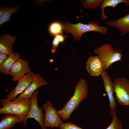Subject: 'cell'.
Returning a JSON list of instances; mask_svg holds the SVG:
<instances>
[{
	"instance_id": "cell-11",
	"label": "cell",
	"mask_w": 129,
	"mask_h": 129,
	"mask_svg": "<svg viewBox=\"0 0 129 129\" xmlns=\"http://www.w3.org/2000/svg\"><path fill=\"white\" fill-rule=\"evenodd\" d=\"M48 83L39 74H35L32 82L24 91L20 94L18 98L31 99L34 91L39 87L46 85Z\"/></svg>"
},
{
	"instance_id": "cell-17",
	"label": "cell",
	"mask_w": 129,
	"mask_h": 129,
	"mask_svg": "<svg viewBox=\"0 0 129 129\" xmlns=\"http://www.w3.org/2000/svg\"><path fill=\"white\" fill-rule=\"evenodd\" d=\"M122 3H124L127 6H129V0H103L102 3L99 7L101 11V19L105 20L108 18V16L104 13V9L106 7H110L114 8L118 4Z\"/></svg>"
},
{
	"instance_id": "cell-5",
	"label": "cell",
	"mask_w": 129,
	"mask_h": 129,
	"mask_svg": "<svg viewBox=\"0 0 129 129\" xmlns=\"http://www.w3.org/2000/svg\"><path fill=\"white\" fill-rule=\"evenodd\" d=\"M113 82L115 98L119 104L129 107V79L118 77Z\"/></svg>"
},
{
	"instance_id": "cell-7",
	"label": "cell",
	"mask_w": 129,
	"mask_h": 129,
	"mask_svg": "<svg viewBox=\"0 0 129 129\" xmlns=\"http://www.w3.org/2000/svg\"><path fill=\"white\" fill-rule=\"evenodd\" d=\"M38 90H36L33 93L31 98V106L29 112L26 116L27 121L29 118H33L37 121L40 125L42 129H48L44 127V115L42 112V108L39 107L38 104L37 98Z\"/></svg>"
},
{
	"instance_id": "cell-14",
	"label": "cell",
	"mask_w": 129,
	"mask_h": 129,
	"mask_svg": "<svg viewBox=\"0 0 129 129\" xmlns=\"http://www.w3.org/2000/svg\"><path fill=\"white\" fill-rule=\"evenodd\" d=\"M19 123L25 124V118L13 114H5L0 122V129H10Z\"/></svg>"
},
{
	"instance_id": "cell-15",
	"label": "cell",
	"mask_w": 129,
	"mask_h": 129,
	"mask_svg": "<svg viewBox=\"0 0 129 129\" xmlns=\"http://www.w3.org/2000/svg\"><path fill=\"white\" fill-rule=\"evenodd\" d=\"M16 37L7 34L0 37V53L8 55L13 53V46Z\"/></svg>"
},
{
	"instance_id": "cell-21",
	"label": "cell",
	"mask_w": 129,
	"mask_h": 129,
	"mask_svg": "<svg viewBox=\"0 0 129 129\" xmlns=\"http://www.w3.org/2000/svg\"><path fill=\"white\" fill-rule=\"evenodd\" d=\"M103 0H82L83 7L87 9H92L99 7Z\"/></svg>"
},
{
	"instance_id": "cell-6",
	"label": "cell",
	"mask_w": 129,
	"mask_h": 129,
	"mask_svg": "<svg viewBox=\"0 0 129 129\" xmlns=\"http://www.w3.org/2000/svg\"><path fill=\"white\" fill-rule=\"evenodd\" d=\"M45 113L44 114V126L46 128L59 127L64 123L58 111L51 101H47L43 106Z\"/></svg>"
},
{
	"instance_id": "cell-13",
	"label": "cell",
	"mask_w": 129,
	"mask_h": 129,
	"mask_svg": "<svg viewBox=\"0 0 129 129\" xmlns=\"http://www.w3.org/2000/svg\"><path fill=\"white\" fill-rule=\"evenodd\" d=\"M105 24L119 30L120 35L123 37L129 33V13L119 18L106 22Z\"/></svg>"
},
{
	"instance_id": "cell-23",
	"label": "cell",
	"mask_w": 129,
	"mask_h": 129,
	"mask_svg": "<svg viewBox=\"0 0 129 129\" xmlns=\"http://www.w3.org/2000/svg\"><path fill=\"white\" fill-rule=\"evenodd\" d=\"M60 43L59 41L54 36L52 43L51 48V50L52 53H55L56 49L57 48Z\"/></svg>"
},
{
	"instance_id": "cell-9",
	"label": "cell",
	"mask_w": 129,
	"mask_h": 129,
	"mask_svg": "<svg viewBox=\"0 0 129 129\" xmlns=\"http://www.w3.org/2000/svg\"><path fill=\"white\" fill-rule=\"evenodd\" d=\"M35 74L33 72H31L20 79L18 81L16 86L7 95L6 99L8 101L12 100L16 98L18 95L23 92L32 82Z\"/></svg>"
},
{
	"instance_id": "cell-24",
	"label": "cell",
	"mask_w": 129,
	"mask_h": 129,
	"mask_svg": "<svg viewBox=\"0 0 129 129\" xmlns=\"http://www.w3.org/2000/svg\"><path fill=\"white\" fill-rule=\"evenodd\" d=\"M54 36L56 38L61 44H62L64 43L67 37V35H64L63 33L57 34Z\"/></svg>"
},
{
	"instance_id": "cell-10",
	"label": "cell",
	"mask_w": 129,
	"mask_h": 129,
	"mask_svg": "<svg viewBox=\"0 0 129 129\" xmlns=\"http://www.w3.org/2000/svg\"><path fill=\"white\" fill-rule=\"evenodd\" d=\"M101 76L104 83L105 91L108 97L110 114L112 117L114 108H116L117 106V104L113 96L115 88L114 82L106 70L104 71Z\"/></svg>"
},
{
	"instance_id": "cell-19",
	"label": "cell",
	"mask_w": 129,
	"mask_h": 129,
	"mask_svg": "<svg viewBox=\"0 0 129 129\" xmlns=\"http://www.w3.org/2000/svg\"><path fill=\"white\" fill-rule=\"evenodd\" d=\"M63 30L62 24L59 22L56 21L51 23L48 27V31L51 35H55L63 33Z\"/></svg>"
},
{
	"instance_id": "cell-4",
	"label": "cell",
	"mask_w": 129,
	"mask_h": 129,
	"mask_svg": "<svg viewBox=\"0 0 129 129\" xmlns=\"http://www.w3.org/2000/svg\"><path fill=\"white\" fill-rule=\"evenodd\" d=\"M94 52L102 61L104 70L108 69L113 63L121 60L124 56L121 50L119 49L115 50L109 43L96 47Z\"/></svg>"
},
{
	"instance_id": "cell-22",
	"label": "cell",
	"mask_w": 129,
	"mask_h": 129,
	"mask_svg": "<svg viewBox=\"0 0 129 129\" xmlns=\"http://www.w3.org/2000/svg\"><path fill=\"white\" fill-rule=\"evenodd\" d=\"M59 128V129H83L75 124L69 122L63 123Z\"/></svg>"
},
{
	"instance_id": "cell-8",
	"label": "cell",
	"mask_w": 129,
	"mask_h": 129,
	"mask_svg": "<svg viewBox=\"0 0 129 129\" xmlns=\"http://www.w3.org/2000/svg\"><path fill=\"white\" fill-rule=\"evenodd\" d=\"M31 72L29 62L20 58L13 64L9 75L12 76V80L16 82L26 74Z\"/></svg>"
},
{
	"instance_id": "cell-20",
	"label": "cell",
	"mask_w": 129,
	"mask_h": 129,
	"mask_svg": "<svg viewBox=\"0 0 129 129\" xmlns=\"http://www.w3.org/2000/svg\"><path fill=\"white\" fill-rule=\"evenodd\" d=\"M116 110V108H115L114 109L112 121L106 129H123L121 122L117 116Z\"/></svg>"
},
{
	"instance_id": "cell-2",
	"label": "cell",
	"mask_w": 129,
	"mask_h": 129,
	"mask_svg": "<svg viewBox=\"0 0 129 129\" xmlns=\"http://www.w3.org/2000/svg\"><path fill=\"white\" fill-rule=\"evenodd\" d=\"M0 104L2 107L0 109V114H12L26 118L30 110L31 101L30 99L18 97L11 101L2 99Z\"/></svg>"
},
{
	"instance_id": "cell-27",
	"label": "cell",
	"mask_w": 129,
	"mask_h": 129,
	"mask_svg": "<svg viewBox=\"0 0 129 129\" xmlns=\"http://www.w3.org/2000/svg\"></svg>"
},
{
	"instance_id": "cell-25",
	"label": "cell",
	"mask_w": 129,
	"mask_h": 129,
	"mask_svg": "<svg viewBox=\"0 0 129 129\" xmlns=\"http://www.w3.org/2000/svg\"><path fill=\"white\" fill-rule=\"evenodd\" d=\"M8 57V55L6 54L0 53V65L4 62Z\"/></svg>"
},
{
	"instance_id": "cell-3",
	"label": "cell",
	"mask_w": 129,
	"mask_h": 129,
	"mask_svg": "<svg viewBox=\"0 0 129 129\" xmlns=\"http://www.w3.org/2000/svg\"><path fill=\"white\" fill-rule=\"evenodd\" d=\"M62 24L64 31L67 33H71L76 41L80 40L82 35L87 32L95 31L104 35L108 30L106 27L99 26L97 22L93 21L89 22L87 24H83L80 22L75 24L66 22Z\"/></svg>"
},
{
	"instance_id": "cell-1",
	"label": "cell",
	"mask_w": 129,
	"mask_h": 129,
	"mask_svg": "<svg viewBox=\"0 0 129 129\" xmlns=\"http://www.w3.org/2000/svg\"><path fill=\"white\" fill-rule=\"evenodd\" d=\"M89 94L88 84L86 80L81 79L77 82L72 97L64 107L58 110L61 118L66 121L70 118L72 113L78 107Z\"/></svg>"
},
{
	"instance_id": "cell-18",
	"label": "cell",
	"mask_w": 129,
	"mask_h": 129,
	"mask_svg": "<svg viewBox=\"0 0 129 129\" xmlns=\"http://www.w3.org/2000/svg\"><path fill=\"white\" fill-rule=\"evenodd\" d=\"M19 8L18 6L11 7L1 6L0 7V26L5 22H8L10 20L11 15L18 11Z\"/></svg>"
},
{
	"instance_id": "cell-12",
	"label": "cell",
	"mask_w": 129,
	"mask_h": 129,
	"mask_svg": "<svg viewBox=\"0 0 129 129\" xmlns=\"http://www.w3.org/2000/svg\"><path fill=\"white\" fill-rule=\"evenodd\" d=\"M86 65L87 72L92 76L101 75L104 70L102 62L97 56L90 57L86 61Z\"/></svg>"
},
{
	"instance_id": "cell-26",
	"label": "cell",
	"mask_w": 129,
	"mask_h": 129,
	"mask_svg": "<svg viewBox=\"0 0 129 129\" xmlns=\"http://www.w3.org/2000/svg\"><path fill=\"white\" fill-rule=\"evenodd\" d=\"M128 67H129V62Z\"/></svg>"
},
{
	"instance_id": "cell-16",
	"label": "cell",
	"mask_w": 129,
	"mask_h": 129,
	"mask_svg": "<svg viewBox=\"0 0 129 129\" xmlns=\"http://www.w3.org/2000/svg\"><path fill=\"white\" fill-rule=\"evenodd\" d=\"M20 55L17 52L13 53L8 55L6 59L0 65V72L4 75L9 74L12 67L20 58Z\"/></svg>"
}]
</instances>
